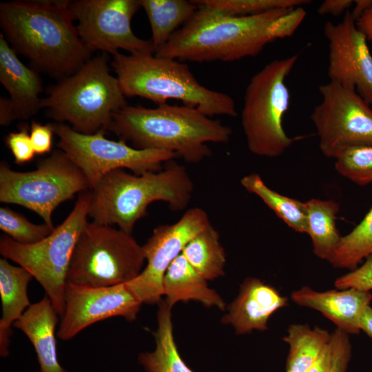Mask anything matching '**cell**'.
I'll return each instance as SVG.
<instances>
[{"label": "cell", "mask_w": 372, "mask_h": 372, "mask_svg": "<svg viewBox=\"0 0 372 372\" xmlns=\"http://www.w3.org/2000/svg\"><path fill=\"white\" fill-rule=\"evenodd\" d=\"M70 1H11L0 3V26L18 54L36 70L59 81L91 59L69 9Z\"/></svg>", "instance_id": "6da1fadb"}, {"label": "cell", "mask_w": 372, "mask_h": 372, "mask_svg": "<svg viewBox=\"0 0 372 372\" xmlns=\"http://www.w3.org/2000/svg\"><path fill=\"white\" fill-rule=\"evenodd\" d=\"M106 130L139 149L174 153L190 163L211 155L207 143H227L231 129L198 110L167 103L149 108L125 105L114 112Z\"/></svg>", "instance_id": "7a4b0ae2"}, {"label": "cell", "mask_w": 372, "mask_h": 372, "mask_svg": "<svg viewBox=\"0 0 372 372\" xmlns=\"http://www.w3.org/2000/svg\"><path fill=\"white\" fill-rule=\"evenodd\" d=\"M192 17L154 54L179 61L231 62L256 56L270 43L269 25L289 8L246 17L196 4Z\"/></svg>", "instance_id": "3957f363"}, {"label": "cell", "mask_w": 372, "mask_h": 372, "mask_svg": "<svg viewBox=\"0 0 372 372\" xmlns=\"http://www.w3.org/2000/svg\"><path fill=\"white\" fill-rule=\"evenodd\" d=\"M194 188L185 167L172 160L161 170L142 175L115 169L90 189L88 216L96 223L115 225L132 234L151 203L163 201L173 211L183 210L191 201Z\"/></svg>", "instance_id": "277c9868"}, {"label": "cell", "mask_w": 372, "mask_h": 372, "mask_svg": "<svg viewBox=\"0 0 372 372\" xmlns=\"http://www.w3.org/2000/svg\"><path fill=\"white\" fill-rule=\"evenodd\" d=\"M111 67L125 96H139L158 105L169 99L179 100L211 117L237 115L234 100L228 94L201 85L186 63L136 52L113 55Z\"/></svg>", "instance_id": "5b68a950"}, {"label": "cell", "mask_w": 372, "mask_h": 372, "mask_svg": "<svg viewBox=\"0 0 372 372\" xmlns=\"http://www.w3.org/2000/svg\"><path fill=\"white\" fill-rule=\"evenodd\" d=\"M116 76L105 54L91 58L72 75L51 87L41 109L56 123H69L81 134L106 130L112 114L127 105Z\"/></svg>", "instance_id": "8992f818"}, {"label": "cell", "mask_w": 372, "mask_h": 372, "mask_svg": "<svg viewBox=\"0 0 372 372\" xmlns=\"http://www.w3.org/2000/svg\"><path fill=\"white\" fill-rule=\"evenodd\" d=\"M298 57L295 54L267 63L247 86L241 124L247 147L255 155L277 157L303 138L288 136L282 126L290 101L285 80Z\"/></svg>", "instance_id": "52a82bcc"}, {"label": "cell", "mask_w": 372, "mask_h": 372, "mask_svg": "<svg viewBox=\"0 0 372 372\" xmlns=\"http://www.w3.org/2000/svg\"><path fill=\"white\" fill-rule=\"evenodd\" d=\"M90 190L82 192L65 220L48 236L23 245L8 236L0 239V254L27 269L43 288L46 296L61 316L65 307L67 274L79 237L86 225Z\"/></svg>", "instance_id": "ba28073f"}, {"label": "cell", "mask_w": 372, "mask_h": 372, "mask_svg": "<svg viewBox=\"0 0 372 372\" xmlns=\"http://www.w3.org/2000/svg\"><path fill=\"white\" fill-rule=\"evenodd\" d=\"M143 246L131 234L87 222L72 255L67 283L93 287L127 283L142 271Z\"/></svg>", "instance_id": "9c48e42d"}, {"label": "cell", "mask_w": 372, "mask_h": 372, "mask_svg": "<svg viewBox=\"0 0 372 372\" xmlns=\"http://www.w3.org/2000/svg\"><path fill=\"white\" fill-rule=\"evenodd\" d=\"M90 189L79 167L61 149L54 150L31 172L12 170L0 164V201L23 206L54 226L52 215L63 202L78 192Z\"/></svg>", "instance_id": "30bf717a"}, {"label": "cell", "mask_w": 372, "mask_h": 372, "mask_svg": "<svg viewBox=\"0 0 372 372\" xmlns=\"http://www.w3.org/2000/svg\"><path fill=\"white\" fill-rule=\"evenodd\" d=\"M57 146L79 167L92 189L108 172L128 169L136 175L158 172L163 164L178 158L174 153L139 149L123 141L106 138L105 131L84 134L62 123H53Z\"/></svg>", "instance_id": "8fae6325"}, {"label": "cell", "mask_w": 372, "mask_h": 372, "mask_svg": "<svg viewBox=\"0 0 372 372\" xmlns=\"http://www.w3.org/2000/svg\"><path fill=\"white\" fill-rule=\"evenodd\" d=\"M311 114L322 154L335 158L354 147L372 145V109L354 90L329 81Z\"/></svg>", "instance_id": "7c38bea8"}, {"label": "cell", "mask_w": 372, "mask_h": 372, "mask_svg": "<svg viewBox=\"0 0 372 372\" xmlns=\"http://www.w3.org/2000/svg\"><path fill=\"white\" fill-rule=\"evenodd\" d=\"M140 8L139 0H75L69 3L84 44L92 52L100 50L112 55L119 50L130 54H155L151 40L138 37L132 29V17Z\"/></svg>", "instance_id": "4fadbf2b"}, {"label": "cell", "mask_w": 372, "mask_h": 372, "mask_svg": "<svg viewBox=\"0 0 372 372\" xmlns=\"http://www.w3.org/2000/svg\"><path fill=\"white\" fill-rule=\"evenodd\" d=\"M210 225L207 212L193 207L176 223L154 229L143 245L146 267L127 283L143 304H158L162 300L163 278L169 265L181 254L187 242Z\"/></svg>", "instance_id": "5bb4252c"}, {"label": "cell", "mask_w": 372, "mask_h": 372, "mask_svg": "<svg viewBox=\"0 0 372 372\" xmlns=\"http://www.w3.org/2000/svg\"><path fill=\"white\" fill-rule=\"evenodd\" d=\"M142 304L127 283L103 287L67 283L57 336L69 340L94 323L112 317L132 322Z\"/></svg>", "instance_id": "9a60e30c"}, {"label": "cell", "mask_w": 372, "mask_h": 372, "mask_svg": "<svg viewBox=\"0 0 372 372\" xmlns=\"http://www.w3.org/2000/svg\"><path fill=\"white\" fill-rule=\"evenodd\" d=\"M329 43L328 76L330 81L354 90L372 104V55L366 35L356 25L349 10L338 23L324 25Z\"/></svg>", "instance_id": "2e32d148"}, {"label": "cell", "mask_w": 372, "mask_h": 372, "mask_svg": "<svg viewBox=\"0 0 372 372\" xmlns=\"http://www.w3.org/2000/svg\"><path fill=\"white\" fill-rule=\"evenodd\" d=\"M287 302L288 298L272 286L249 278L240 285L238 295L227 307L221 322L233 327L237 334L265 331L270 317Z\"/></svg>", "instance_id": "e0dca14e"}, {"label": "cell", "mask_w": 372, "mask_h": 372, "mask_svg": "<svg viewBox=\"0 0 372 372\" xmlns=\"http://www.w3.org/2000/svg\"><path fill=\"white\" fill-rule=\"evenodd\" d=\"M291 296L295 303L319 311L347 334L360 333L362 316L372 300L371 291L353 288L318 291L302 287Z\"/></svg>", "instance_id": "ac0fdd59"}, {"label": "cell", "mask_w": 372, "mask_h": 372, "mask_svg": "<svg viewBox=\"0 0 372 372\" xmlns=\"http://www.w3.org/2000/svg\"><path fill=\"white\" fill-rule=\"evenodd\" d=\"M0 82L10 95L17 120H26L41 109L42 81L36 70L24 65L0 34Z\"/></svg>", "instance_id": "d6986e66"}, {"label": "cell", "mask_w": 372, "mask_h": 372, "mask_svg": "<svg viewBox=\"0 0 372 372\" xmlns=\"http://www.w3.org/2000/svg\"><path fill=\"white\" fill-rule=\"evenodd\" d=\"M58 316L50 300L45 296L31 304L13 325L32 343L40 372H68L60 364L57 355L55 329Z\"/></svg>", "instance_id": "ffe728a7"}, {"label": "cell", "mask_w": 372, "mask_h": 372, "mask_svg": "<svg viewBox=\"0 0 372 372\" xmlns=\"http://www.w3.org/2000/svg\"><path fill=\"white\" fill-rule=\"evenodd\" d=\"M32 278L25 268L10 264L5 258L0 259V355L3 358L9 355L12 326L31 304L27 289Z\"/></svg>", "instance_id": "44dd1931"}, {"label": "cell", "mask_w": 372, "mask_h": 372, "mask_svg": "<svg viewBox=\"0 0 372 372\" xmlns=\"http://www.w3.org/2000/svg\"><path fill=\"white\" fill-rule=\"evenodd\" d=\"M163 296L169 307L178 302L194 300L206 307H215L225 311L226 304L216 290L210 288L202 277L180 254L169 265L163 278Z\"/></svg>", "instance_id": "7402d4cb"}, {"label": "cell", "mask_w": 372, "mask_h": 372, "mask_svg": "<svg viewBox=\"0 0 372 372\" xmlns=\"http://www.w3.org/2000/svg\"><path fill=\"white\" fill-rule=\"evenodd\" d=\"M157 329L154 351L138 355V363L146 372H194L181 358L176 344L172 321V307L165 300L158 304Z\"/></svg>", "instance_id": "603a6c76"}, {"label": "cell", "mask_w": 372, "mask_h": 372, "mask_svg": "<svg viewBox=\"0 0 372 372\" xmlns=\"http://www.w3.org/2000/svg\"><path fill=\"white\" fill-rule=\"evenodd\" d=\"M139 2L150 24L151 41L155 53L198 8L192 1L186 0H139Z\"/></svg>", "instance_id": "cb8c5ba5"}, {"label": "cell", "mask_w": 372, "mask_h": 372, "mask_svg": "<svg viewBox=\"0 0 372 372\" xmlns=\"http://www.w3.org/2000/svg\"><path fill=\"white\" fill-rule=\"evenodd\" d=\"M307 212V231L314 254L329 260L338 245L340 236L335 225L340 207L331 200L310 199L305 203Z\"/></svg>", "instance_id": "d4e9b609"}, {"label": "cell", "mask_w": 372, "mask_h": 372, "mask_svg": "<svg viewBox=\"0 0 372 372\" xmlns=\"http://www.w3.org/2000/svg\"><path fill=\"white\" fill-rule=\"evenodd\" d=\"M181 254L207 281L225 275V251L218 232L211 225L192 238Z\"/></svg>", "instance_id": "484cf974"}, {"label": "cell", "mask_w": 372, "mask_h": 372, "mask_svg": "<svg viewBox=\"0 0 372 372\" xmlns=\"http://www.w3.org/2000/svg\"><path fill=\"white\" fill-rule=\"evenodd\" d=\"M331 333L307 324L289 326L283 340L289 347L286 372H306L321 351L329 342Z\"/></svg>", "instance_id": "4316f807"}, {"label": "cell", "mask_w": 372, "mask_h": 372, "mask_svg": "<svg viewBox=\"0 0 372 372\" xmlns=\"http://www.w3.org/2000/svg\"><path fill=\"white\" fill-rule=\"evenodd\" d=\"M241 185L259 197L289 227L300 233L307 231V212L304 203L270 189L260 175L252 173L240 179Z\"/></svg>", "instance_id": "83f0119b"}, {"label": "cell", "mask_w": 372, "mask_h": 372, "mask_svg": "<svg viewBox=\"0 0 372 372\" xmlns=\"http://www.w3.org/2000/svg\"><path fill=\"white\" fill-rule=\"evenodd\" d=\"M372 257V208L350 233L341 236L329 259L330 264L351 271L364 258Z\"/></svg>", "instance_id": "f1b7e54d"}, {"label": "cell", "mask_w": 372, "mask_h": 372, "mask_svg": "<svg viewBox=\"0 0 372 372\" xmlns=\"http://www.w3.org/2000/svg\"><path fill=\"white\" fill-rule=\"evenodd\" d=\"M0 229L14 241L32 245L48 236L55 227L45 223L39 225L32 223L11 209L1 207Z\"/></svg>", "instance_id": "f546056e"}, {"label": "cell", "mask_w": 372, "mask_h": 372, "mask_svg": "<svg viewBox=\"0 0 372 372\" xmlns=\"http://www.w3.org/2000/svg\"><path fill=\"white\" fill-rule=\"evenodd\" d=\"M204 5L238 17L256 15L277 9L289 8L311 2L309 0H195Z\"/></svg>", "instance_id": "4dcf8cb0"}, {"label": "cell", "mask_w": 372, "mask_h": 372, "mask_svg": "<svg viewBox=\"0 0 372 372\" xmlns=\"http://www.w3.org/2000/svg\"><path fill=\"white\" fill-rule=\"evenodd\" d=\"M335 159L341 176L360 185L372 183V145L349 148Z\"/></svg>", "instance_id": "1f68e13d"}, {"label": "cell", "mask_w": 372, "mask_h": 372, "mask_svg": "<svg viewBox=\"0 0 372 372\" xmlns=\"http://www.w3.org/2000/svg\"><path fill=\"white\" fill-rule=\"evenodd\" d=\"M306 15V10L302 6H297L277 17L269 25L267 30L269 41L291 37Z\"/></svg>", "instance_id": "d6a6232c"}, {"label": "cell", "mask_w": 372, "mask_h": 372, "mask_svg": "<svg viewBox=\"0 0 372 372\" xmlns=\"http://www.w3.org/2000/svg\"><path fill=\"white\" fill-rule=\"evenodd\" d=\"M6 143L17 164H24L33 159L35 152L28 129L25 125L17 132L8 134L6 138Z\"/></svg>", "instance_id": "836d02e7"}, {"label": "cell", "mask_w": 372, "mask_h": 372, "mask_svg": "<svg viewBox=\"0 0 372 372\" xmlns=\"http://www.w3.org/2000/svg\"><path fill=\"white\" fill-rule=\"evenodd\" d=\"M334 285L337 289L353 288L369 291L372 289V257L351 272L336 278Z\"/></svg>", "instance_id": "e575fe53"}, {"label": "cell", "mask_w": 372, "mask_h": 372, "mask_svg": "<svg viewBox=\"0 0 372 372\" xmlns=\"http://www.w3.org/2000/svg\"><path fill=\"white\" fill-rule=\"evenodd\" d=\"M332 361L329 372H347L351 358V345L348 334L336 329L331 336Z\"/></svg>", "instance_id": "d590c367"}, {"label": "cell", "mask_w": 372, "mask_h": 372, "mask_svg": "<svg viewBox=\"0 0 372 372\" xmlns=\"http://www.w3.org/2000/svg\"><path fill=\"white\" fill-rule=\"evenodd\" d=\"M54 134L53 123H32L30 135L36 154L42 155L51 151Z\"/></svg>", "instance_id": "8d00e7d4"}, {"label": "cell", "mask_w": 372, "mask_h": 372, "mask_svg": "<svg viewBox=\"0 0 372 372\" xmlns=\"http://www.w3.org/2000/svg\"><path fill=\"white\" fill-rule=\"evenodd\" d=\"M354 3L352 0H325L318 7V13L320 15L330 14L339 16Z\"/></svg>", "instance_id": "74e56055"}, {"label": "cell", "mask_w": 372, "mask_h": 372, "mask_svg": "<svg viewBox=\"0 0 372 372\" xmlns=\"http://www.w3.org/2000/svg\"><path fill=\"white\" fill-rule=\"evenodd\" d=\"M332 344L330 339L329 342L321 351L306 372H329L332 361Z\"/></svg>", "instance_id": "f35d334b"}, {"label": "cell", "mask_w": 372, "mask_h": 372, "mask_svg": "<svg viewBox=\"0 0 372 372\" xmlns=\"http://www.w3.org/2000/svg\"><path fill=\"white\" fill-rule=\"evenodd\" d=\"M17 120L14 107L9 98H0V125L6 126Z\"/></svg>", "instance_id": "ab89813d"}, {"label": "cell", "mask_w": 372, "mask_h": 372, "mask_svg": "<svg viewBox=\"0 0 372 372\" xmlns=\"http://www.w3.org/2000/svg\"><path fill=\"white\" fill-rule=\"evenodd\" d=\"M358 28L372 41V6L356 21Z\"/></svg>", "instance_id": "60d3db41"}, {"label": "cell", "mask_w": 372, "mask_h": 372, "mask_svg": "<svg viewBox=\"0 0 372 372\" xmlns=\"http://www.w3.org/2000/svg\"><path fill=\"white\" fill-rule=\"evenodd\" d=\"M372 6V0H355L351 14L355 21Z\"/></svg>", "instance_id": "b9f144b4"}, {"label": "cell", "mask_w": 372, "mask_h": 372, "mask_svg": "<svg viewBox=\"0 0 372 372\" xmlns=\"http://www.w3.org/2000/svg\"><path fill=\"white\" fill-rule=\"evenodd\" d=\"M361 331L365 332L372 338V308L369 306L362 316L361 321Z\"/></svg>", "instance_id": "7bdbcfd3"}]
</instances>
